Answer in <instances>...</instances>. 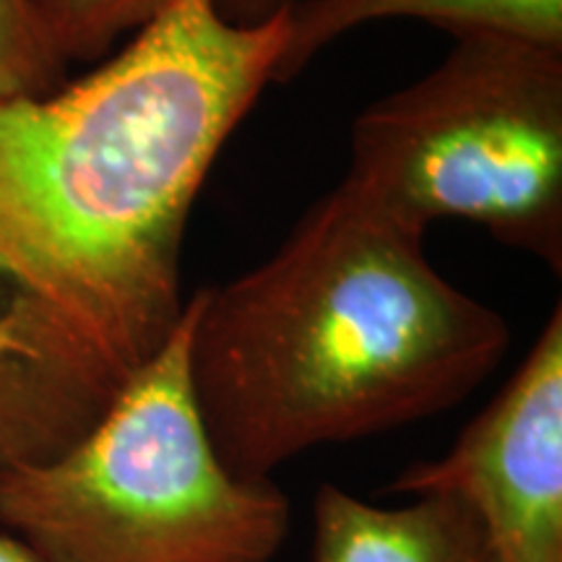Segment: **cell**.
Listing matches in <instances>:
<instances>
[{"instance_id":"obj_1","label":"cell","mask_w":562,"mask_h":562,"mask_svg":"<svg viewBox=\"0 0 562 562\" xmlns=\"http://www.w3.org/2000/svg\"><path fill=\"white\" fill-rule=\"evenodd\" d=\"M286 37L290 9L167 0L81 79L0 100V476L74 448L170 344L195 199Z\"/></svg>"},{"instance_id":"obj_2","label":"cell","mask_w":562,"mask_h":562,"mask_svg":"<svg viewBox=\"0 0 562 562\" xmlns=\"http://www.w3.org/2000/svg\"><path fill=\"white\" fill-rule=\"evenodd\" d=\"M425 232L341 180L263 263L186 302L191 389L232 474L453 409L503 362L508 323L435 269Z\"/></svg>"},{"instance_id":"obj_3","label":"cell","mask_w":562,"mask_h":562,"mask_svg":"<svg viewBox=\"0 0 562 562\" xmlns=\"http://www.w3.org/2000/svg\"><path fill=\"white\" fill-rule=\"evenodd\" d=\"M0 526L40 562H271L292 526L271 480L220 461L188 375V315L89 435L0 476Z\"/></svg>"},{"instance_id":"obj_4","label":"cell","mask_w":562,"mask_h":562,"mask_svg":"<svg viewBox=\"0 0 562 562\" xmlns=\"http://www.w3.org/2000/svg\"><path fill=\"white\" fill-rule=\"evenodd\" d=\"M357 115L344 180L427 229L480 224L562 271V47L463 34Z\"/></svg>"},{"instance_id":"obj_5","label":"cell","mask_w":562,"mask_h":562,"mask_svg":"<svg viewBox=\"0 0 562 562\" xmlns=\"http://www.w3.org/2000/svg\"><path fill=\"white\" fill-rule=\"evenodd\" d=\"M396 495L448 492L480 518L495 562H562V307L451 451L414 463Z\"/></svg>"},{"instance_id":"obj_6","label":"cell","mask_w":562,"mask_h":562,"mask_svg":"<svg viewBox=\"0 0 562 562\" xmlns=\"http://www.w3.org/2000/svg\"><path fill=\"white\" fill-rule=\"evenodd\" d=\"M313 562H495L476 513L448 492L404 505L360 501L321 484L313 503Z\"/></svg>"},{"instance_id":"obj_7","label":"cell","mask_w":562,"mask_h":562,"mask_svg":"<svg viewBox=\"0 0 562 562\" xmlns=\"http://www.w3.org/2000/svg\"><path fill=\"white\" fill-rule=\"evenodd\" d=\"M389 19L425 21L453 37L505 34L562 47V0H297L273 83L294 79L323 47L357 26Z\"/></svg>"},{"instance_id":"obj_8","label":"cell","mask_w":562,"mask_h":562,"mask_svg":"<svg viewBox=\"0 0 562 562\" xmlns=\"http://www.w3.org/2000/svg\"><path fill=\"white\" fill-rule=\"evenodd\" d=\"M167 0H32L58 58L100 63L125 34L149 21Z\"/></svg>"},{"instance_id":"obj_9","label":"cell","mask_w":562,"mask_h":562,"mask_svg":"<svg viewBox=\"0 0 562 562\" xmlns=\"http://www.w3.org/2000/svg\"><path fill=\"white\" fill-rule=\"evenodd\" d=\"M66 68L32 0H0V100L50 94Z\"/></svg>"},{"instance_id":"obj_10","label":"cell","mask_w":562,"mask_h":562,"mask_svg":"<svg viewBox=\"0 0 562 562\" xmlns=\"http://www.w3.org/2000/svg\"><path fill=\"white\" fill-rule=\"evenodd\" d=\"M224 19L235 24H261V21L277 16L279 11L290 9L297 0H216Z\"/></svg>"},{"instance_id":"obj_11","label":"cell","mask_w":562,"mask_h":562,"mask_svg":"<svg viewBox=\"0 0 562 562\" xmlns=\"http://www.w3.org/2000/svg\"><path fill=\"white\" fill-rule=\"evenodd\" d=\"M0 562H40L34 554L26 550L11 533L0 531Z\"/></svg>"}]
</instances>
